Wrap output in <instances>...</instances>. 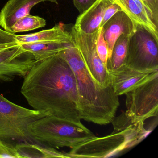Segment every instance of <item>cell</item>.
I'll return each mask as SVG.
<instances>
[{
	"instance_id": "4fadbf2b",
	"label": "cell",
	"mask_w": 158,
	"mask_h": 158,
	"mask_svg": "<svg viewBox=\"0 0 158 158\" xmlns=\"http://www.w3.org/2000/svg\"><path fill=\"white\" fill-rule=\"evenodd\" d=\"M135 27L132 20L123 11L115 14L103 25L102 28L104 39L108 46V58L110 57L117 39L123 34L130 35Z\"/></svg>"
},
{
	"instance_id": "44dd1931",
	"label": "cell",
	"mask_w": 158,
	"mask_h": 158,
	"mask_svg": "<svg viewBox=\"0 0 158 158\" xmlns=\"http://www.w3.org/2000/svg\"><path fill=\"white\" fill-rule=\"evenodd\" d=\"M0 158H22L15 146L0 139Z\"/></svg>"
},
{
	"instance_id": "7402d4cb",
	"label": "cell",
	"mask_w": 158,
	"mask_h": 158,
	"mask_svg": "<svg viewBox=\"0 0 158 158\" xmlns=\"http://www.w3.org/2000/svg\"><path fill=\"white\" fill-rule=\"evenodd\" d=\"M154 25L158 27V0H141Z\"/></svg>"
},
{
	"instance_id": "9a60e30c",
	"label": "cell",
	"mask_w": 158,
	"mask_h": 158,
	"mask_svg": "<svg viewBox=\"0 0 158 158\" xmlns=\"http://www.w3.org/2000/svg\"><path fill=\"white\" fill-rule=\"evenodd\" d=\"M16 41L20 44L35 42H55L73 43L70 32L66 31L63 24L56 25L52 28L25 35H16Z\"/></svg>"
},
{
	"instance_id": "d4e9b609",
	"label": "cell",
	"mask_w": 158,
	"mask_h": 158,
	"mask_svg": "<svg viewBox=\"0 0 158 158\" xmlns=\"http://www.w3.org/2000/svg\"><path fill=\"white\" fill-rule=\"evenodd\" d=\"M16 35L8 33L5 30L0 29V43L17 41L15 37Z\"/></svg>"
},
{
	"instance_id": "30bf717a",
	"label": "cell",
	"mask_w": 158,
	"mask_h": 158,
	"mask_svg": "<svg viewBox=\"0 0 158 158\" xmlns=\"http://www.w3.org/2000/svg\"><path fill=\"white\" fill-rule=\"evenodd\" d=\"M157 73L158 71H137L124 65L117 71L110 73L114 91L119 96L131 91Z\"/></svg>"
},
{
	"instance_id": "277c9868",
	"label": "cell",
	"mask_w": 158,
	"mask_h": 158,
	"mask_svg": "<svg viewBox=\"0 0 158 158\" xmlns=\"http://www.w3.org/2000/svg\"><path fill=\"white\" fill-rule=\"evenodd\" d=\"M28 130L36 144L55 148H72L96 137L82 123L52 115L33 122L28 126Z\"/></svg>"
},
{
	"instance_id": "2e32d148",
	"label": "cell",
	"mask_w": 158,
	"mask_h": 158,
	"mask_svg": "<svg viewBox=\"0 0 158 158\" xmlns=\"http://www.w3.org/2000/svg\"><path fill=\"white\" fill-rule=\"evenodd\" d=\"M23 48L31 53L36 61L42 60L74 45V43L48 41L20 44Z\"/></svg>"
},
{
	"instance_id": "e0dca14e",
	"label": "cell",
	"mask_w": 158,
	"mask_h": 158,
	"mask_svg": "<svg viewBox=\"0 0 158 158\" xmlns=\"http://www.w3.org/2000/svg\"><path fill=\"white\" fill-rule=\"evenodd\" d=\"M15 148L23 158H71L68 153L61 152L55 148L28 143H16Z\"/></svg>"
},
{
	"instance_id": "6da1fadb",
	"label": "cell",
	"mask_w": 158,
	"mask_h": 158,
	"mask_svg": "<svg viewBox=\"0 0 158 158\" xmlns=\"http://www.w3.org/2000/svg\"><path fill=\"white\" fill-rule=\"evenodd\" d=\"M21 93L34 110L82 124L73 71L60 53L36 62Z\"/></svg>"
},
{
	"instance_id": "7c38bea8",
	"label": "cell",
	"mask_w": 158,
	"mask_h": 158,
	"mask_svg": "<svg viewBox=\"0 0 158 158\" xmlns=\"http://www.w3.org/2000/svg\"><path fill=\"white\" fill-rule=\"evenodd\" d=\"M117 4L135 25L142 27L158 40V27L154 25L141 0H110Z\"/></svg>"
},
{
	"instance_id": "603a6c76",
	"label": "cell",
	"mask_w": 158,
	"mask_h": 158,
	"mask_svg": "<svg viewBox=\"0 0 158 158\" xmlns=\"http://www.w3.org/2000/svg\"><path fill=\"white\" fill-rule=\"evenodd\" d=\"M119 11H122L121 8L116 3L112 2L111 4L109 5L104 12L102 21L101 23L100 27H102L104 24L114 15Z\"/></svg>"
},
{
	"instance_id": "3957f363",
	"label": "cell",
	"mask_w": 158,
	"mask_h": 158,
	"mask_svg": "<svg viewBox=\"0 0 158 158\" xmlns=\"http://www.w3.org/2000/svg\"><path fill=\"white\" fill-rule=\"evenodd\" d=\"M114 131L102 137L87 140L68 152L71 158H109L130 149L140 143L151 132L144 122H134L125 112L111 122Z\"/></svg>"
},
{
	"instance_id": "52a82bcc",
	"label": "cell",
	"mask_w": 158,
	"mask_h": 158,
	"mask_svg": "<svg viewBox=\"0 0 158 158\" xmlns=\"http://www.w3.org/2000/svg\"><path fill=\"white\" fill-rule=\"evenodd\" d=\"M125 114L134 122H145L158 114V73L125 94Z\"/></svg>"
},
{
	"instance_id": "ac0fdd59",
	"label": "cell",
	"mask_w": 158,
	"mask_h": 158,
	"mask_svg": "<svg viewBox=\"0 0 158 158\" xmlns=\"http://www.w3.org/2000/svg\"><path fill=\"white\" fill-rule=\"evenodd\" d=\"M129 36L123 34L115 41L110 57L108 58L106 64L109 73L115 72L125 65Z\"/></svg>"
},
{
	"instance_id": "5b68a950",
	"label": "cell",
	"mask_w": 158,
	"mask_h": 158,
	"mask_svg": "<svg viewBox=\"0 0 158 158\" xmlns=\"http://www.w3.org/2000/svg\"><path fill=\"white\" fill-rule=\"evenodd\" d=\"M48 114L17 105L0 94V139L16 143L36 144L28 126Z\"/></svg>"
},
{
	"instance_id": "9c48e42d",
	"label": "cell",
	"mask_w": 158,
	"mask_h": 158,
	"mask_svg": "<svg viewBox=\"0 0 158 158\" xmlns=\"http://www.w3.org/2000/svg\"><path fill=\"white\" fill-rule=\"evenodd\" d=\"M33 55L17 41L0 43V81L24 77L35 63Z\"/></svg>"
},
{
	"instance_id": "8fae6325",
	"label": "cell",
	"mask_w": 158,
	"mask_h": 158,
	"mask_svg": "<svg viewBox=\"0 0 158 158\" xmlns=\"http://www.w3.org/2000/svg\"><path fill=\"white\" fill-rule=\"evenodd\" d=\"M46 1L58 4L57 0H9L0 12V26L11 33V27L17 20L30 14L31 9L37 4Z\"/></svg>"
},
{
	"instance_id": "7a4b0ae2",
	"label": "cell",
	"mask_w": 158,
	"mask_h": 158,
	"mask_svg": "<svg viewBox=\"0 0 158 158\" xmlns=\"http://www.w3.org/2000/svg\"><path fill=\"white\" fill-rule=\"evenodd\" d=\"M60 54L75 76L81 120L101 125L111 123L120 105L112 85L104 88L96 83L75 45L61 51Z\"/></svg>"
},
{
	"instance_id": "5bb4252c",
	"label": "cell",
	"mask_w": 158,
	"mask_h": 158,
	"mask_svg": "<svg viewBox=\"0 0 158 158\" xmlns=\"http://www.w3.org/2000/svg\"><path fill=\"white\" fill-rule=\"evenodd\" d=\"M111 3L110 0H97L89 9L77 17L74 26L75 28L85 34L97 32L100 28L105 10Z\"/></svg>"
},
{
	"instance_id": "cb8c5ba5",
	"label": "cell",
	"mask_w": 158,
	"mask_h": 158,
	"mask_svg": "<svg viewBox=\"0 0 158 158\" xmlns=\"http://www.w3.org/2000/svg\"><path fill=\"white\" fill-rule=\"evenodd\" d=\"M97 0H73V3L75 7L80 14L89 9Z\"/></svg>"
},
{
	"instance_id": "ba28073f",
	"label": "cell",
	"mask_w": 158,
	"mask_h": 158,
	"mask_svg": "<svg viewBox=\"0 0 158 158\" xmlns=\"http://www.w3.org/2000/svg\"><path fill=\"white\" fill-rule=\"evenodd\" d=\"M99 29L91 34L82 33L73 27L71 33L73 42L80 52L86 67L96 83L104 88L112 85L110 75L99 57L97 42Z\"/></svg>"
},
{
	"instance_id": "8992f818",
	"label": "cell",
	"mask_w": 158,
	"mask_h": 158,
	"mask_svg": "<svg viewBox=\"0 0 158 158\" xmlns=\"http://www.w3.org/2000/svg\"><path fill=\"white\" fill-rule=\"evenodd\" d=\"M125 65L139 71H158V40L136 26L129 36Z\"/></svg>"
},
{
	"instance_id": "ffe728a7",
	"label": "cell",
	"mask_w": 158,
	"mask_h": 158,
	"mask_svg": "<svg viewBox=\"0 0 158 158\" xmlns=\"http://www.w3.org/2000/svg\"><path fill=\"white\" fill-rule=\"evenodd\" d=\"M97 51L101 60L106 67L108 58V49L107 43L104 39L102 27L99 29L97 42Z\"/></svg>"
},
{
	"instance_id": "d6986e66",
	"label": "cell",
	"mask_w": 158,
	"mask_h": 158,
	"mask_svg": "<svg viewBox=\"0 0 158 158\" xmlns=\"http://www.w3.org/2000/svg\"><path fill=\"white\" fill-rule=\"evenodd\" d=\"M46 20L38 16L27 15L16 21L11 27V33L15 34L20 32L32 31L44 27Z\"/></svg>"
}]
</instances>
